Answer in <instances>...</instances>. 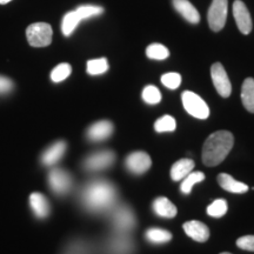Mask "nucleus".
Instances as JSON below:
<instances>
[{"instance_id":"4be33fe9","label":"nucleus","mask_w":254,"mask_h":254,"mask_svg":"<svg viewBox=\"0 0 254 254\" xmlns=\"http://www.w3.org/2000/svg\"><path fill=\"white\" fill-rule=\"evenodd\" d=\"M109 251L111 254H129L132 252V241L126 237H117L110 240Z\"/></svg>"},{"instance_id":"0eeeda50","label":"nucleus","mask_w":254,"mask_h":254,"mask_svg":"<svg viewBox=\"0 0 254 254\" xmlns=\"http://www.w3.org/2000/svg\"><path fill=\"white\" fill-rule=\"evenodd\" d=\"M114 160H116V154L112 151L94 152L84 159L82 167L87 172H99L112 166Z\"/></svg>"},{"instance_id":"f704fd0d","label":"nucleus","mask_w":254,"mask_h":254,"mask_svg":"<svg viewBox=\"0 0 254 254\" xmlns=\"http://www.w3.org/2000/svg\"><path fill=\"white\" fill-rule=\"evenodd\" d=\"M221 254H232V253H228V252H224V253H221Z\"/></svg>"},{"instance_id":"f3484780","label":"nucleus","mask_w":254,"mask_h":254,"mask_svg":"<svg viewBox=\"0 0 254 254\" xmlns=\"http://www.w3.org/2000/svg\"><path fill=\"white\" fill-rule=\"evenodd\" d=\"M218 183L222 189L230 193H237V194H243L249 190V186L246 184L238 182L233 177L227 173H221L218 176Z\"/></svg>"},{"instance_id":"4468645a","label":"nucleus","mask_w":254,"mask_h":254,"mask_svg":"<svg viewBox=\"0 0 254 254\" xmlns=\"http://www.w3.org/2000/svg\"><path fill=\"white\" fill-rule=\"evenodd\" d=\"M66 150H67V144L65 141H56L55 144L47 147L44 151V153L41 154V164L44 166H53V165H56L58 161H60V159L65 155Z\"/></svg>"},{"instance_id":"20e7f679","label":"nucleus","mask_w":254,"mask_h":254,"mask_svg":"<svg viewBox=\"0 0 254 254\" xmlns=\"http://www.w3.org/2000/svg\"><path fill=\"white\" fill-rule=\"evenodd\" d=\"M47 182L51 190L56 195H66L71 192L73 187V178L67 171L63 168H53L50 171Z\"/></svg>"},{"instance_id":"a878e982","label":"nucleus","mask_w":254,"mask_h":254,"mask_svg":"<svg viewBox=\"0 0 254 254\" xmlns=\"http://www.w3.org/2000/svg\"><path fill=\"white\" fill-rule=\"evenodd\" d=\"M146 56L150 59L154 60H165L170 56V51L161 44H152L146 50Z\"/></svg>"},{"instance_id":"a211bd4d","label":"nucleus","mask_w":254,"mask_h":254,"mask_svg":"<svg viewBox=\"0 0 254 254\" xmlns=\"http://www.w3.org/2000/svg\"><path fill=\"white\" fill-rule=\"evenodd\" d=\"M174 8L190 24H198L200 21V14L196 8L189 0H172Z\"/></svg>"},{"instance_id":"c756f323","label":"nucleus","mask_w":254,"mask_h":254,"mask_svg":"<svg viewBox=\"0 0 254 254\" xmlns=\"http://www.w3.org/2000/svg\"><path fill=\"white\" fill-rule=\"evenodd\" d=\"M142 99H144L145 103L150 105L159 104L161 100V93L153 85H148L142 91Z\"/></svg>"},{"instance_id":"2f4dec72","label":"nucleus","mask_w":254,"mask_h":254,"mask_svg":"<svg viewBox=\"0 0 254 254\" xmlns=\"http://www.w3.org/2000/svg\"><path fill=\"white\" fill-rule=\"evenodd\" d=\"M237 246L244 251L254 252V236H244L237 240Z\"/></svg>"},{"instance_id":"aec40b11","label":"nucleus","mask_w":254,"mask_h":254,"mask_svg":"<svg viewBox=\"0 0 254 254\" xmlns=\"http://www.w3.org/2000/svg\"><path fill=\"white\" fill-rule=\"evenodd\" d=\"M194 168V161L190 159H182L171 167V178L174 182H182L187 174L190 173Z\"/></svg>"},{"instance_id":"7c9ffc66","label":"nucleus","mask_w":254,"mask_h":254,"mask_svg":"<svg viewBox=\"0 0 254 254\" xmlns=\"http://www.w3.org/2000/svg\"><path fill=\"white\" fill-rule=\"evenodd\" d=\"M161 82L170 90H176L182 84V75L179 73H166L161 77Z\"/></svg>"},{"instance_id":"f8f14e48","label":"nucleus","mask_w":254,"mask_h":254,"mask_svg":"<svg viewBox=\"0 0 254 254\" xmlns=\"http://www.w3.org/2000/svg\"><path fill=\"white\" fill-rule=\"evenodd\" d=\"M233 15L241 33L250 34L251 31H252L253 24L250 11L245 2L241 1V0H236L233 2Z\"/></svg>"},{"instance_id":"412c9836","label":"nucleus","mask_w":254,"mask_h":254,"mask_svg":"<svg viewBox=\"0 0 254 254\" xmlns=\"http://www.w3.org/2000/svg\"><path fill=\"white\" fill-rule=\"evenodd\" d=\"M241 101L244 107L251 113H254V79L247 78L241 87Z\"/></svg>"},{"instance_id":"393cba45","label":"nucleus","mask_w":254,"mask_h":254,"mask_svg":"<svg viewBox=\"0 0 254 254\" xmlns=\"http://www.w3.org/2000/svg\"><path fill=\"white\" fill-rule=\"evenodd\" d=\"M87 73L91 75H99L107 72L109 69V63L106 58L92 59L87 62Z\"/></svg>"},{"instance_id":"c85d7f7f","label":"nucleus","mask_w":254,"mask_h":254,"mask_svg":"<svg viewBox=\"0 0 254 254\" xmlns=\"http://www.w3.org/2000/svg\"><path fill=\"white\" fill-rule=\"evenodd\" d=\"M72 72V67L69 64H60V65L56 66L53 71L51 72V80L53 82H60L64 81L65 79L69 77Z\"/></svg>"},{"instance_id":"9b49d317","label":"nucleus","mask_w":254,"mask_h":254,"mask_svg":"<svg viewBox=\"0 0 254 254\" xmlns=\"http://www.w3.org/2000/svg\"><path fill=\"white\" fill-rule=\"evenodd\" d=\"M152 165L151 157L146 152H132L125 159V166L133 174H144L150 170Z\"/></svg>"},{"instance_id":"423d86ee","label":"nucleus","mask_w":254,"mask_h":254,"mask_svg":"<svg viewBox=\"0 0 254 254\" xmlns=\"http://www.w3.org/2000/svg\"><path fill=\"white\" fill-rule=\"evenodd\" d=\"M184 109L192 117L198 119H207L209 116V109L207 104L198 94L190 91H185L182 95Z\"/></svg>"},{"instance_id":"72a5a7b5","label":"nucleus","mask_w":254,"mask_h":254,"mask_svg":"<svg viewBox=\"0 0 254 254\" xmlns=\"http://www.w3.org/2000/svg\"><path fill=\"white\" fill-rule=\"evenodd\" d=\"M9 1H11V0H0V4L4 5V4H7Z\"/></svg>"},{"instance_id":"dca6fc26","label":"nucleus","mask_w":254,"mask_h":254,"mask_svg":"<svg viewBox=\"0 0 254 254\" xmlns=\"http://www.w3.org/2000/svg\"><path fill=\"white\" fill-rule=\"evenodd\" d=\"M30 207L38 219H46L51 213V206L47 198L39 192H34L30 195Z\"/></svg>"},{"instance_id":"473e14b6","label":"nucleus","mask_w":254,"mask_h":254,"mask_svg":"<svg viewBox=\"0 0 254 254\" xmlns=\"http://www.w3.org/2000/svg\"><path fill=\"white\" fill-rule=\"evenodd\" d=\"M12 90H13V82L11 79L0 75V95L11 93Z\"/></svg>"},{"instance_id":"f03ea898","label":"nucleus","mask_w":254,"mask_h":254,"mask_svg":"<svg viewBox=\"0 0 254 254\" xmlns=\"http://www.w3.org/2000/svg\"><path fill=\"white\" fill-rule=\"evenodd\" d=\"M234 144V136L228 131L212 133L202 147V161L206 166L213 167L226 159Z\"/></svg>"},{"instance_id":"1a4fd4ad","label":"nucleus","mask_w":254,"mask_h":254,"mask_svg":"<svg viewBox=\"0 0 254 254\" xmlns=\"http://www.w3.org/2000/svg\"><path fill=\"white\" fill-rule=\"evenodd\" d=\"M113 226L119 233H125L133 230L135 226V217L134 213L128 206L122 205L119 207L114 208L112 214Z\"/></svg>"},{"instance_id":"6e6552de","label":"nucleus","mask_w":254,"mask_h":254,"mask_svg":"<svg viewBox=\"0 0 254 254\" xmlns=\"http://www.w3.org/2000/svg\"><path fill=\"white\" fill-rule=\"evenodd\" d=\"M228 0H213L208 9V25L214 32H219L226 24Z\"/></svg>"},{"instance_id":"ddd939ff","label":"nucleus","mask_w":254,"mask_h":254,"mask_svg":"<svg viewBox=\"0 0 254 254\" xmlns=\"http://www.w3.org/2000/svg\"><path fill=\"white\" fill-rule=\"evenodd\" d=\"M114 131L113 124L109 120L97 122L88 127L86 131V138L90 141L99 142L109 139Z\"/></svg>"},{"instance_id":"7ed1b4c3","label":"nucleus","mask_w":254,"mask_h":254,"mask_svg":"<svg viewBox=\"0 0 254 254\" xmlns=\"http://www.w3.org/2000/svg\"><path fill=\"white\" fill-rule=\"evenodd\" d=\"M104 12L103 7L100 6H94V5H84L79 6L74 11L68 12L65 14V17L63 19L62 23V31L64 36L68 37L73 33V31L77 28L79 24L81 23L85 19H88L94 15H99Z\"/></svg>"},{"instance_id":"39448f33","label":"nucleus","mask_w":254,"mask_h":254,"mask_svg":"<svg viewBox=\"0 0 254 254\" xmlns=\"http://www.w3.org/2000/svg\"><path fill=\"white\" fill-rule=\"evenodd\" d=\"M52 27L46 23L32 24L26 30L28 44L33 47L49 46L52 43Z\"/></svg>"},{"instance_id":"f257e3e1","label":"nucleus","mask_w":254,"mask_h":254,"mask_svg":"<svg viewBox=\"0 0 254 254\" xmlns=\"http://www.w3.org/2000/svg\"><path fill=\"white\" fill-rule=\"evenodd\" d=\"M118 193L116 186L107 180H92L82 187L80 202L87 212L94 214L105 213L116 205Z\"/></svg>"},{"instance_id":"6ab92c4d","label":"nucleus","mask_w":254,"mask_h":254,"mask_svg":"<svg viewBox=\"0 0 254 254\" xmlns=\"http://www.w3.org/2000/svg\"><path fill=\"white\" fill-rule=\"evenodd\" d=\"M152 207H153L154 213L161 218L172 219L176 217L178 212L176 205L172 204L167 198H164V196L155 199L153 204H152Z\"/></svg>"},{"instance_id":"bb28decb","label":"nucleus","mask_w":254,"mask_h":254,"mask_svg":"<svg viewBox=\"0 0 254 254\" xmlns=\"http://www.w3.org/2000/svg\"><path fill=\"white\" fill-rule=\"evenodd\" d=\"M177 127L176 119L171 116H164L159 118L154 124V129L158 133L173 132Z\"/></svg>"},{"instance_id":"cd10ccee","label":"nucleus","mask_w":254,"mask_h":254,"mask_svg":"<svg viewBox=\"0 0 254 254\" xmlns=\"http://www.w3.org/2000/svg\"><path fill=\"white\" fill-rule=\"evenodd\" d=\"M227 202L225 199H217L207 207V214L213 218H221L227 213Z\"/></svg>"},{"instance_id":"b1692460","label":"nucleus","mask_w":254,"mask_h":254,"mask_svg":"<svg viewBox=\"0 0 254 254\" xmlns=\"http://www.w3.org/2000/svg\"><path fill=\"white\" fill-rule=\"evenodd\" d=\"M205 174L202 172H190L187 174V176L182 180V185H180V190L184 193V194H190L192 192L193 186L195 184L204 182Z\"/></svg>"},{"instance_id":"5701e85b","label":"nucleus","mask_w":254,"mask_h":254,"mask_svg":"<svg viewBox=\"0 0 254 254\" xmlns=\"http://www.w3.org/2000/svg\"><path fill=\"white\" fill-rule=\"evenodd\" d=\"M145 238L147 239V241H150L151 244L160 245V244L168 243V241L172 239V234L166 230H163V228L152 227L146 231Z\"/></svg>"},{"instance_id":"9d476101","label":"nucleus","mask_w":254,"mask_h":254,"mask_svg":"<svg viewBox=\"0 0 254 254\" xmlns=\"http://www.w3.org/2000/svg\"><path fill=\"white\" fill-rule=\"evenodd\" d=\"M211 77L215 90L222 98H228L232 93V85L224 66L220 63H215L211 67Z\"/></svg>"},{"instance_id":"2eb2a0df","label":"nucleus","mask_w":254,"mask_h":254,"mask_svg":"<svg viewBox=\"0 0 254 254\" xmlns=\"http://www.w3.org/2000/svg\"><path fill=\"white\" fill-rule=\"evenodd\" d=\"M184 231L190 239L198 241V243H205L209 238V228L204 222L198 220H190L184 224Z\"/></svg>"}]
</instances>
